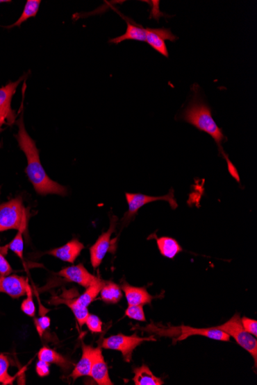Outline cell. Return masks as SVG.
<instances>
[{"label": "cell", "mask_w": 257, "mask_h": 385, "mask_svg": "<svg viewBox=\"0 0 257 385\" xmlns=\"http://www.w3.org/2000/svg\"><path fill=\"white\" fill-rule=\"evenodd\" d=\"M19 127L17 139L19 146L26 156L27 167L26 173L33 184L37 194L41 196L49 194L66 196L67 189L63 185L52 180L42 167L40 152L34 140L26 130L23 114L18 120Z\"/></svg>", "instance_id": "1"}, {"label": "cell", "mask_w": 257, "mask_h": 385, "mask_svg": "<svg viewBox=\"0 0 257 385\" xmlns=\"http://www.w3.org/2000/svg\"><path fill=\"white\" fill-rule=\"evenodd\" d=\"M195 90L194 96L187 107V109L183 112L182 118L185 122L194 126L199 131L209 134L214 141L217 142L219 151L224 155L226 162H230L231 160L224 153L222 146H221V144L226 138L222 130L218 127L215 121H214L210 107L199 98L198 90L197 89Z\"/></svg>", "instance_id": "2"}, {"label": "cell", "mask_w": 257, "mask_h": 385, "mask_svg": "<svg viewBox=\"0 0 257 385\" xmlns=\"http://www.w3.org/2000/svg\"><path fill=\"white\" fill-rule=\"evenodd\" d=\"M142 330L157 334L160 336L177 337L174 339L175 341H183L192 335H201V336L217 341H229L231 340L229 334L216 329L215 327H208V329H195V327L185 325L167 327L162 325L158 327L152 324L142 327Z\"/></svg>", "instance_id": "3"}, {"label": "cell", "mask_w": 257, "mask_h": 385, "mask_svg": "<svg viewBox=\"0 0 257 385\" xmlns=\"http://www.w3.org/2000/svg\"><path fill=\"white\" fill-rule=\"evenodd\" d=\"M28 212L21 197L0 205V232L16 230L25 232Z\"/></svg>", "instance_id": "4"}, {"label": "cell", "mask_w": 257, "mask_h": 385, "mask_svg": "<svg viewBox=\"0 0 257 385\" xmlns=\"http://www.w3.org/2000/svg\"><path fill=\"white\" fill-rule=\"evenodd\" d=\"M233 337L238 345L251 354L255 366L257 361V341L252 334L248 333L242 325L240 316L238 313L222 325L215 327Z\"/></svg>", "instance_id": "5"}, {"label": "cell", "mask_w": 257, "mask_h": 385, "mask_svg": "<svg viewBox=\"0 0 257 385\" xmlns=\"http://www.w3.org/2000/svg\"><path fill=\"white\" fill-rule=\"evenodd\" d=\"M153 341H156L153 335L148 338H140L135 334L131 335V336L119 334L105 339L102 347L105 349H110V350L120 352L123 354L124 361L131 362L135 348L140 345L142 342Z\"/></svg>", "instance_id": "6"}, {"label": "cell", "mask_w": 257, "mask_h": 385, "mask_svg": "<svg viewBox=\"0 0 257 385\" xmlns=\"http://www.w3.org/2000/svg\"><path fill=\"white\" fill-rule=\"evenodd\" d=\"M126 198L128 203V211L125 214V220H131L137 215L138 211L142 206L156 201H166L171 208L176 209L178 204L174 197V189H170L169 194L163 196H149L140 194H126Z\"/></svg>", "instance_id": "7"}, {"label": "cell", "mask_w": 257, "mask_h": 385, "mask_svg": "<svg viewBox=\"0 0 257 385\" xmlns=\"http://www.w3.org/2000/svg\"><path fill=\"white\" fill-rule=\"evenodd\" d=\"M24 77L16 82H10L0 88V128L4 125L11 126L17 119V114L12 109L11 103L14 94Z\"/></svg>", "instance_id": "8"}, {"label": "cell", "mask_w": 257, "mask_h": 385, "mask_svg": "<svg viewBox=\"0 0 257 385\" xmlns=\"http://www.w3.org/2000/svg\"><path fill=\"white\" fill-rule=\"evenodd\" d=\"M117 219L113 216L111 219L110 229L108 231L103 232L99 237L96 243L90 248V261L92 267L98 268L105 258L107 253L110 250L111 248V237L116 230Z\"/></svg>", "instance_id": "9"}, {"label": "cell", "mask_w": 257, "mask_h": 385, "mask_svg": "<svg viewBox=\"0 0 257 385\" xmlns=\"http://www.w3.org/2000/svg\"><path fill=\"white\" fill-rule=\"evenodd\" d=\"M146 35V42L147 44L151 46L154 51L168 58L169 53L165 40L174 42L177 40L176 35L171 33L169 28H147Z\"/></svg>", "instance_id": "10"}, {"label": "cell", "mask_w": 257, "mask_h": 385, "mask_svg": "<svg viewBox=\"0 0 257 385\" xmlns=\"http://www.w3.org/2000/svg\"><path fill=\"white\" fill-rule=\"evenodd\" d=\"M28 280L18 275H0V293H5L13 298L26 295Z\"/></svg>", "instance_id": "11"}, {"label": "cell", "mask_w": 257, "mask_h": 385, "mask_svg": "<svg viewBox=\"0 0 257 385\" xmlns=\"http://www.w3.org/2000/svg\"><path fill=\"white\" fill-rule=\"evenodd\" d=\"M58 275L68 282L77 283L85 289L99 280V277L90 273L83 264L64 268Z\"/></svg>", "instance_id": "12"}, {"label": "cell", "mask_w": 257, "mask_h": 385, "mask_svg": "<svg viewBox=\"0 0 257 385\" xmlns=\"http://www.w3.org/2000/svg\"><path fill=\"white\" fill-rule=\"evenodd\" d=\"M82 350L81 359L76 363L72 374H71L74 381L78 379V377L90 375L91 368L96 357L97 348H94L90 345L83 343Z\"/></svg>", "instance_id": "13"}, {"label": "cell", "mask_w": 257, "mask_h": 385, "mask_svg": "<svg viewBox=\"0 0 257 385\" xmlns=\"http://www.w3.org/2000/svg\"><path fill=\"white\" fill-rule=\"evenodd\" d=\"M96 357L92 363L90 375L99 385H113L108 367L103 358L101 347H97Z\"/></svg>", "instance_id": "14"}, {"label": "cell", "mask_w": 257, "mask_h": 385, "mask_svg": "<svg viewBox=\"0 0 257 385\" xmlns=\"http://www.w3.org/2000/svg\"><path fill=\"white\" fill-rule=\"evenodd\" d=\"M83 249L84 246L82 242L73 239L62 247L53 249L49 252V254L63 262L74 263Z\"/></svg>", "instance_id": "15"}, {"label": "cell", "mask_w": 257, "mask_h": 385, "mask_svg": "<svg viewBox=\"0 0 257 385\" xmlns=\"http://www.w3.org/2000/svg\"><path fill=\"white\" fill-rule=\"evenodd\" d=\"M128 305H151L154 296L149 295L145 288L133 287L132 285L124 282L122 284Z\"/></svg>", "instance_id": "16"}, {"label": "cell", "mask_w": 257, "mask_h": 385, "mask_svg": "<svg viewBox=\"0 0 257 385\" xmlns=\"http://www.w3.org/2000/svg\"><path fill=\"white\" fill-rule=\"evenodd\" d=\"M126 24L127 28L126 33L119 37L111 39L110 40V44H119L120 42L126 40L146 42V28L135 24L130 20H126Z\"/></svg>", "instance_id": "17"}, {"label": "cell", "mask_w": 257, "mask_h": 385, "mask_svg": "<svg viewBox=\"0 0 257 385\" xmlns=\"http://www.w3.org/2000/svg\"><path fill=\"white\" fill-rule=\"evenodd\" d=\"M38 359L49 363H56L63 370H67L71 367L69 360L64 358L60 353L48 347H44L40 349L38 353Z\"/></svg>", "instance_id": "18"}, {"label": "cell", "mask_w": 257, "mask_h": 385, "mask_svg": "<svg viewBox=\"0 0 257 385\" xmlns=\"http://www.w3.org/2000/svg\"><path fill=\"white\" fill-rule=\"evenodd\" d=\"M157 246L161 255L166 258L173 259L177 254L183 251V248L176 240L170 237L156 238Z\"/></svg>", "instance_id": "19"}, {"label": "cell", "mask_w": 257, "mask_h": 385, "mask_svg": "<svg viewBox=\"0 0 257 385\" xmlns=\"http://www.w3.org/2000/svg\"><path fill=\"white\" fill-rule=\"evenodd\" d=\"M133 382L135 385H162L164 382L156 377L146 365L134 369Z\"/></svg>", "instance_id": "20"}, {"label": "cell", "mask_w": 257, "mask_h": 385, "mask_svg": "<svg viewBox=\"0 0 257 385\" xmlns=\"http://www.w3.org/2000/svg\"><path fill=\"white\" fill-rule=\"evenodd\" d=\"M102 300L107 304H117L123 298L119 285L112 282H106L101 291Z\"/></svg>", "instance_id": "21"}, {"label": "cell", "mask_w": 257, "mask_h": 385, "mask_svg": "<svg viewBox=\"0 0 257 385\" xmlns=\"http://www.w3.org/2000/svg\"><path fill=\"white\" fill-rule=\"evenodd\" d=\"M106 282L101 280H98L97 282L90 285L85 291L84 293L76 299V302L83 307H88V306L95 300L98 295L101 293V289Z\"/></svg>", "instance_id": "22"}, {"label": "cell", "mask_w": 257, "mask_h": 385, "mask_svg": "<svg viewBox=\"0 0 257 385\" xmlns=\"http://www.w3.org/2000/svg\"><path fill=\"white\" fill-rule=\"evenodd\" d=\"M40 3V0H28L25 5L22 15L20 16L15 24H13L7 28H10L15 26L19 27L21 24L26 22L27 19L37 16V14L39 12Z\"/></svg>", "instance_id": "23"}, {"label": "cell", "mask_w": 257, "mask_h": 385, "mask_svg": "<svg viewBox=\"0 0 257 385\" xmlns=\"http://www.w3.org/2000/svg\"><path fill=\"white\" fill-rule=\"evenodd\" d=\"M59 302L65 304L68 307L72 310L74 316L77 320V322L80 326L85 325V320L90 315L89 311L87 307H83V306L78 305L74 300H70V299H65V300H60Z\"/></svg>", "instance_id": "24"}, {"label": "cell", "mask_w": 257, "mask_h": 385, "mask_svg": "<svg viewBox=\"0 0 257 385\" xmlns=\"http://www.w3.org/2000/svg\"><path fill=\"white\" fill-rule=\"evenodd\" d=\"M22 231H18L15 238L13 239L9 246V249L15 253L20 259H24V241Z\"/></svg>", "instance_id": "25"}, {"label": "cell", "mask_w": 257, "mask_h": 385, "mask_svg": "<svg viewBox=\"0 0 257 385\" xmlns=\"http://www.w3.org/2000/svg\"><path fill=\"white\" fill-rule=\"evenodd\" d=\"M21 309L26 314V316L30 317L35 316V307L33 302V291L31 285H28L26 291V298L24 299L22 305H21Z\"/></svg>", "instance_id": "26"}, {"label": "cell", "mask_w": 257, "mask_h": 385, "mask_svg": "<svg viewBox=\"0 0 257 385\" xmlns=\"http://www.w3.org/2000/svg\"><path fill=\"white\" fill-rule=\"evenodd\" d=\"M10 361L5 354H0V383L7 384L13 381L12 377L9 375L8 370Z\"/></svg>", "instance_id": "27"}, {"label": "cell", "mask_w": 257, "mask_h": 385, "mask_svg": "<svg viewBox=\"0 0 257 385\" xmlns=\"http://www.w3.org/2000/svg\"><path fill=\"white\" fill-rule=\"evenodd\" d=\"M126 316L131 319L146 322V317L142 305H128L126 310Z\"/></svg>", "instance_id": "28"}, {"label": "cell", "mask_w": 257, "mask_h": 385, "mask_svg": "<svg viewBox=\"0 0 257 385\" xmlns=\"http://www.w3.org/2000/svg\"><path fill=\"white\" fill-rule=\"evenodd\" d=\"M85 324L87 325L92 333H101L103 331L102 320L96 315H90V314L87 320H85Z\"/></svg>", "instance_id": "29"}, {"label": "cell", "mask_w": 257, "mask_h": 385, "mask_svg": "<svg viewBox=\"0 0 257 385\" xmlns=\"http://www.w3.org/2000/svg\"><path fill=\"white\" fill-rule=\"evenodd\" d=\"M51 318L45 315H42L41 317L35 319V329H37L40 337L42 336V334H44L48 327L51 326Z\"/></svg>", "instance_id": "30"}, {"label": "cell", "mask_w": 257, "mask_h": 385, "mask_svg": "<svg viewBox=\"0 0 257 385\" xmlns=\"http://www.w3.org/2000/svg\"><path fill=\"white\" fill-rule=\"evenodd\" d=\"M241 323L242 327L248 333L254 335V337L257 336V322L256 320L244 317L241 318Z\"/></svg>", "instance_id": "31"}, {"label": "cell", "mask_w": 257, "mask_h": 385, "mask_svg": "<svg viewBox=\"0 0 257 385\" xmlns=\"http://www.w3.org/2000/svg\"><path fill=\"white\" fill-rule=\"evenodd\" d=\"M35 370L40 377H46L51 373V363L39 360L35 366Z\"/></svg>", "instance_id": "32"}, {"label": "cell", "mask_w": 257, "mask_h": 385, "mask_svg": "<svg viewBox=\"0 0 257 385\" xmlns=\"http://www.w3.org/2000/svg\"><path fill=\"white\" fill-rule=\"evenodd\" d=\"M4 256L3 253H0V275L8 276L13 273V268Z\"/></svg>", "instance_id": "33"}, {"label": "cell", "mask_w": 257, "mask_h": 385, "mask_svg": "<svg viewBox=\"0 0 257 385\" xmlns=\"http://www.w3.org/2000/svg\"><path fill=\"white\" fill-rule=\"evenodd\" d=\"M9 250V246H0V253H3L4 255H7V252Z\"/></svg>", "instance_id": "34"}, {"label": "cell", "mask_w": 257, "mask_h": 385, "mask_svg": "<svg viewBox=\"0 0 257 385\" xmlns=\"http://www.w3.org/2000/svg\"><path fill=\"white\" fill-rule=\"evenodd\" d=\"M7 2H10V1H5V0H0V3H7Z\"/></svg>", "instance_id": "35"}, {"label": "cell", "mask_w": 257, "mask_h": 385, "mask_svg": "<svg viewBox=\"0 0 257 385\" xmlns=\"http://www.w3.org/2000/svg\"><path fill=\"white\" fill-rule=\"evenodd\" d=\"M0 148H1V145H0Z\"/></svg>", "instance_id": "36"}]
</instances>
